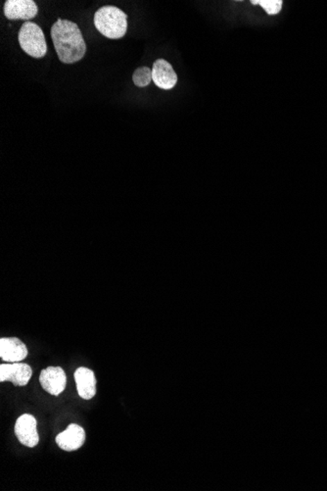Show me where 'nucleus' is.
Returning <instances> with one entry per match:
<instances>
[{
    "mask_svg": "<svg viewBox=\"0 0 327 491\" xmlns=\"http://www.w3.org/2000/svg\"><path fill=\"white\" fill-rule=\"evenodd\" d=\"M28 354L27 345L17 338H2L0 340V357L8 363L22 362Z\"/></svg>",
    "mask_w": 327,
    "mask_h": 491,
    "instance_id": "nucleus-9",
    "label": "nucleus"
},
{
    "mask_svg": "<svg viewBox=\"0 0 327 491\" xmlns=\"http://www.w3.org/2000/svg\"><path fill=\"white\" fill-rule=\"evenodd\" d=\"M21 49L33 58H42L47 53V40L42 28L37 24H23L18 35Z\"/></svg>",
    "mask_w": 327,
    "mask_h": 491,
    "instance_id": "nucleus-3",
    "label": "nucleus"
},
{
    "mask_svg": "<svg viewBox=\"0 0 327 491\" xmlns=\"http://www.w3.org/2000/svg\"><path fill=\"white\" fill-rule=\"evenodd\" d=\"M37 6L33 0H7L4 15L9 20H30L37 15Z\"/></svg>",
    "mask_w": 327,
    "mask_h": 491,
    "instance_id": "nucleus-7",
    "label": "nucleus"
},
{
    "mask_svg": "<svg viewBox=\"0 0 327 491\" xmlns=\"http://www.w3.org/2000/svg\"><path fill=\"white\" fill-rule=\"evenodd\" d=\"M37 426V419L33 415L24 414L19 417L15 424V435L19 442L27 447H37L40 442Z\"/></svg>",
    "mask_w": 327,
    "mask_h": 491,
    "instance_id": "nucleus-4",
    "label": "nucleus"
},
{
    "mask_svg": "<svg viewBox=\"0 0 327 491\" xmlns=\"http://www.w3.org/2000/svg\"><path fill=\"white\" fill-rule=\"evenodd\" d=\"M251 3L259 4L269 15H276L283 8V0H252Z\"/></svg>",
    "mask_w": 327,
    "mask_h": 491,
    "instance_id": "nucleus-13",
    "label": "nucleus"
},
{
    "mask_svg": "<svg viewBox=\"0 0 327 491\" xmlns=\"http://www.w3.org/2000/svg\"><path fill=\"white\" fill-rule=\"evenodd\" d=\"M51 38L59 60L73 64L82 60L87 52V45L76 24L58 19L51 28Z\"/></svg>",
    "mask_w": 327,
    "mask_h": 491,
    "instance_id": "nucleus-1",
    "label": "nucleus"
},
{
    "mask_svg": "<svg viewBox=\"0 0 327 491\" xmlns=\"http://www.w3.org/2000/svg\"><path fill=\"white\" fill-rule=\"evenodd\" d=\"M93 21L97 31L108 39H121L128 31V16L116 6L101 7L95 12Z\"/></svg>",
    "mask_w": 327,
    "mask_h": 491,
    "instance_id": "nucleus-2",
    "label": "nucleus"
},
{
    "mask_svg": "<svg viewBox=\"0 0 327 491\" xmlns=\"http://www.w3.org/2000/svg\"><path fill=\"white\" fill-rule=\"evenodd\" d=\"M40 383L45 392L54 397H58L66 388L65 372L61 367H49L40 373Z\"/></svg>",
    "mask_w": 327,
    "mask_h": 491,
    "instance_id": "nucleus-6",
    "label": "nucleus"
},
{
    "mask_svg": "<svg viewBox=\"0 0 327 491\" xmlns=\"http://www.w3.org/2000/svg\"><path fill=\"white\" fill-rule=\"evenodd\" d=\"M75 381L78 395L83 399H92L97 394V378L90 369L78 368L75 372Z\"/></svg>",
    "mask_w": 327,
    "mask_h": 491,
    "instance_id": "nucleus-11",
    "label": "nucleus"
},
{
    "mask_svg": "<svg viewBox=\"0 0 327 491\" xmlns=\"http://www.w3.org/2000/svg\"><path fill=\"white\" fill-rule=\"evenodd\" d=\"M152 80L160 89L169 90L175 88L178 75L168 61L158 59L153 64Z\"/></svg>",
    "mask_w": 327,
    "mask_h": 491,
    "instance_id": "nucleus-8",
    "label": "nucleus"
},
{
    "mask_svg": "<svg viewBox=\"0 0 327 491\" xmlns=\"http://www.w3.org/2000/svg\"><path fill=\"white\" fill-rule=\"evenodd\" d=\"M85 442V433L82 426L72 424L65 431L59 433L56 443L64 451H75L80 449Z\"/></svg>",
    "mask_w": 327,
    "mask_h": 491,
    "instance_id": "nucleus-10",
    "label": "nucleus"
},
{
    "mask_svg": "<svg viewBox=\"0 0 327 491\" xmlns=\"http://www.w3.org/2000/svg\"><path fill=\"white\" fill-rule=\"evenodd\" d=\"M152 70L148 67H140L133 75V82L138 88H145L152 82Z\"/></svg>",
    "mask_w": 327,
    "mask_h": 491,
    "instance_id": "nucleus-12",
    "label": "nucleus"
},
{
    "mask_svg": "<svg viewBox=\"0 0 327 491\" xmlns=\"http://www.w3.org/2000/svg\"><path fill=\"white\" fill-rule=\"evenodd\" d=\"M33 376L30 365L17 362L13 364H1L0 366V381H11L16 387H25Z\"/></svg>",
    "mask_w": 327,
    "mask_h": 491,
    "instance_id": "nucleus-5",
    "label": "nucleus"
}]
</instances>
